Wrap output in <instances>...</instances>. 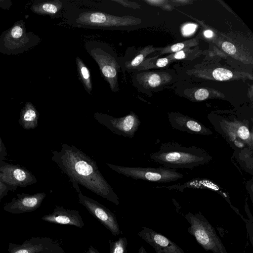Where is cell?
<instances>
[{"mask_svg":"<svg viewBox=\"0 0 253 253\" xmlns=\"http://www.w3.org/2000/svg\"><path fill=\"white\" fill-rule=\"evenodd\" d=\"M184 47V45L182 43H177L172 45L170 47V50L172 52H178L180 51Z\"/></svg>","mask_w":253,"mask_h":253,"instance_id":"obj_31","label":"cell"},{"mask_svg":"<svg viewBox=\"0 0 253 253\" xmlns=\"http://www.w3.org/2000/svg\"><path fill=\"white\" fill-rule=\"evenodd\" d=\"M212 76L215 80L223 81L231 79L233 77V73L229 70L219 68L213 71Z\"/></svg>","mask_w":253,"mask_h":253,"instance_id":"obj_20","label":"cell"},{"mask_svg":"<svg viewBox=\"0 0 253 253\" xmlns=\"http://www.w3.org/2000/svg\"><path fill=\"white\" fill-rule=\"evenodd\" d=\"M51 160L66 174L76 190L80 192L81 184L116 205L119 199L113 188L104 178L96 162L74 146L61 144L60 151H52Z\"/></svg>","mask_w":253,"mask_h":253,"instance_id":"obj_1","label":"cell"},{"mask_svg":"<svg viewBox=\"0 0 253 253\" xmlns=\"http://www.w3.org/2000/svg\"><path fill=\"white\" fill-rule=\"evenodd\" d=\"M137 235L152 246L156 253H184L181 248L167 237L146 226L142 227Z\"/></svg>","mask_w":253,"mask_h":253,"instance_id":"obj_13","label":"cell"},{"mask_svg":"<svg viewBox=\"0 0 253 253\" xmlns=\"http://www.w3.org/2000/svg\"><path fill=\"white\" fill-rule=\"evenodd\" d=\"M204 35L206 38H210L213 36V33L211 31L207 30L204 32Z\"/></svg>","mask_w":253,"mask_h":253,"instance_id":"obj_35","label":"cell"},{"mask_svg":"<svg viewBox=\"0 0 253 253\" xmlns=\"http://www.w3.org/2000/svg\"><path fill=\"white\" fill-rule=\"evenodd\" d=\"M217 131L231 146L235 151L244 149L253 150V130L250 128L249 123L240 121H211Z\"/></svg>","mask_w":253,"mask_h":253,"instance_id":"obj_4","label":"cell"},{"mask_svg":"<svg viewBox=\"0 0 253 253\" xmlns=\"http://www.w3.org/2000/svg\"><path fill=\"white\" fill-rule=\"evenodd\" d=\"M209 93L207 89L200 88L196 91L194 94L195 99L199 101L204 100L209 97Z\"/></svg>","mask_w":253,"mask_h":253,"instance_id":"obj_24","label":"cell"},{"mask_svg":"<svg viewBox=\"0 0 253 253\" xmlns=\"http://www.w3.org/2000/svg\"><path fill=\"white\" fill-rule=\"evenodd\" d=\"M0 181L12 191L36 184L37 179L26 168L0 161Z\"/></svg>","mask_w":253,"mask_h":253,"instance_id":"obj_7","label":"cell"},{"mask_svg":"<svg viewBox=\"0 0 253 253\" xmlns=\"http://www.w3.org/2000/svg\"><path fill=\"white\" fill-rule=\"evenodd\" d=\"M146 81L148 84L152 87L159 86L161 84V78L160 76L157 74H152L149 75L147 78Z\"/></svg>","mask_w":253,"mask_h":253,"instance_id":"obj_23","label":"cell"},{"mask_svg":"<svg viewBox=\"0 0 253 253\" xmlns=\"http://www.w3.org/2000/svg\"><path fill=\"white\" fill-rule=\"evenodd\" d=\"M8 253H65L57 240L49 237H32L22 244L10 243Z\"/></svg>","mask_w":253,"mask_h":253,"instance_id":"obj_10","label":"cell"},{"mask_svg":"<svg viewBox=\"0 0 253 253\" xmlns=\"http://www.w3.org/2000/svg\"><path fill=\"white\" fill-rule=\"evenodd\" d=\"M22 33V29L19 26L14 27L11 31L12 36L15 39H18L21 37Z\"/></svg>","mask_w":253,"mask_h":253,"instance_id":"obj_30","label":"cell"},{"mask_svg":"<svg viewBox=\"0 0 253 253\" xmlns=\"http://www.w3.org/2000/svg\"><path fill=\"white\" fill-rule=\"evenodd\" d=\"M221 46L222 49L229 54L233 55L236 52L235 46L232 43L228 42H223Z\"/></svg>","mask_w":253,"mask_h":253,"instance_id":"obj_25","label":"cell"},{"mask_svg":"<svg viewBox=\"0 0 253 253\" xmlns=\"http://www.w3.org/2000/svg\"><path fill=\"white\" fill-rule=\"evenodd\" d=\"M38 115L32 107L24 110L19 120V125L25 129L35 128L38 126Z\"/></svg>","mask_w":253,"mask_h":253,"instance_id":"obj_17","label":"cell"},{"mask_svg":"<svg viewBox=\"0 0 253 253\" xmlns=\"http://www.w3.org/2000/svg\"><path fill=\"white\" fill-rule=\"evenodd\" d=\"M76 62L81 79L84 87L90 92L92 90V84L89 71L79 57L76 58Z\"/></svg>","mask_w":253,"mask_h":253,"instance_id":"obj_18","label":"cell"},{"mask_svg":"<svg viewBox=\"0 0 253 253\" xmlns=\"http://www.w3.org/2000/svg\"><path fill=\"white\" fill-rule=\"evenodd\" d=\"M79 202L114 236L122 233L117 219L113 212L95 200L78 193Z\"/></svg>","mask_w":253,"mask_h":253,"instance_id":"obj_9","label":"cell"},{"mask_svg":"<svg viewBox=\"0 0 253 253\" xmlns=\"http://www.w3.org/2000/svg\"><path fill=\"white\" fill-rule=\"evenodd\" d=\"M62 6V3L58 2L56 3H46L42 5V8L44 11L54 14L56 13Z\"/></svg>","mask_w":253,"mask_h":253,"instance_id":"obj_22","label":"cell"},{"mask_svg":"<svg viewBox=\"0 0 253 253\" xmlns=\"http://www.w3.org/2000/svg\"><path fill=\"white\" fill-rule=\"evenodd\" d=\"M138 253H147L143 246L139 249Z\"/></svg>","mask_w":253,"mask_h":253,"instance_id":"obj_36","label":"cell"},{"mask_svg":"<svg viewBox=\"0 0 253 253\" xmlns=\"http://www.w3.org/2000/svg\"><path fill=\"white\" fill-rule=\"evenodd\" d=\"M94 118L113 133L130 138L134 136L141 123L138 116L133 112L120 118L96 113Z\"/></svg>","mask_w":253,"mask_h":253,"instance_id":"obj_6","label":"cell"},{"mask_svg":"<svg viewBox=\"0 0 253 253\" xmlns=\"http://www.w3.org/2000/svg\"><path fill=\"white\" fill-rule=\"evenodd\" d=\"M168 63V60L167 58H163L159 59L157 62L156 65L159 67H163L166 66Z\"/></svg>","mask_w":253,"mask_h":253,"instance_id":"obj_32","label":"cell"},{"mask_svg":"<svg viewBox=\"0 0 253 253\" xmlns=\"http://www.w3.org/2000/svg\"><path fill=\"white\" fill-rule=\"evenodd\" d=\"M42 219L50 223L73 225L80 228L84 225L78 211L60 206H56L52 213L44 215Z\"/></svg>","mask_w":253,"mask_h":253,"instance_id":"obj_14","label":"cell"},{"mask_svg":"<svg viewBox=\"0 0 253 253\" xmlns=\"http://www.w3.org/2000/svg\"><path fill=\"white\" fill-rule=\"evenodd\" d=\"M45 196L44 192H38L34 194L24 193L17 194L10 202L3 206V210L13 214L33 211L40 207Z\"/></svg>","mask_w":253,"mask_h":253,"instance_id":"obj_11","label":"cell"},{"mask_svg":"<svg viewBox=\"0 0 253 253\" xmlns=\"http://www.w3.org/2000/svg\"><path fill=\"white\" fill-rule=\"evenodd\" d=\"M197 25L194 24H187L184 25L182 28V33L185 36H188L193 34L196 28Z\"/></svg>","mask_w":253,"mask_h":253,"instance_id":"obj_27","label":"cell"},{"mask_svg":"<svg viewBox=\"0 0 253 253\" xmlns=\"http://www.w3.org/2000/svg\"><path fill=\"white\" fill-rule=\"evenodd\" d=\"M167 188L170 190L176 189L180 191H183L184 189L187 188L208 189L218 193L224 198L228 197L226 193L222 188L213 181L207 179L195 178L184 183L183 185H174Z\"/></svg>","mask_w":253,"mask_h":253,"instance_id":"obj_16","label":"cell"},{"mask_svg":"<svg viewBox=\"0 0 253 253\" xmlns=\"http://www.w3.org/2000/svg\"><path fill=\"white\" fill-rule=\"evenodd\" d=\"M174 57L177 59H183L185 57V54L183 51L180 50L175 53Z\"/></svg>","mask_w":253,"mask_h":253,"instance_id":"obj_33","label":"cell"},{"mask_svg":"<svg viewBox=\"0 0 253 253\" xmlns=\"http://www.w3.org/2000/svg\"><path fill=\"white\" fill-rule=\"evenodd\" d=\"M91 55L99 66L102 75L109 83L112 90L117 91L119 65L116 59L105 51L98 48L92 49Z\"/></svg>","mask_w":253,"mask_h":253,"instance_id":"obj_12","label":"cell"},{"mask_svg":"<svg viewBox=\"0 0 253 253\" xmlns=\"http://www.w3.org/2000/svg\"><path fill=\"white\" fill-rule=\"evenodd\" d=\"M106 165L118 173L134 179L143 180L158 183L175 181L183 177V175L176 169L165 167L140 168L127 167L109 163Z\"/></svg>","mask_w":253,"mask_h":253,"instance_id":"obj_5","label":"cell"},{"mask_svg":"<svg viewBox=\"0 0 253 253\" xmlns=\"http://www.w3.org/2000/svg\"><path fill=\"white\" fill-rule=\"evenodd\" d=\"M148 49L145 48L137 54L131 61L127 62L126 67L128 69H132L138 67L143 61L145 56L147 54Z\"/></svg>","mask_w":253,"mask_h":253,"instance_id":"obj_21","label":"cell"},{"mask_svg":"<svg viewBox=\"0 0 253 253\" xmlns=\"http://www.w3.org/2000/svg\"><path fill=\"white\" fill-rule=\"evenodd\" d=\"M7 156L5 146L0 136V161H4Z\"/></svg>","mask_w":253,"mask_h":253,"instance_id":"obj_29","label":"cell"},{"mask_svg":"<svg viewBox=\"0 0 253 253\" xmlns=\"http://www.w3.org/2000/svg\"><path fill=\"white\" fill-rule=\"evenodd\" d=\"M109 253H126L127 240L126 237H120L116 241L110 240Z\"/></svg>","mask_w":253,"mask_h":253,"instance_id":"obj_19","label":"cell"},{"mask_svg":"<svg viewBox=\"0 0 253 253\" xmlns=\"http://www.w3.org/2000/svg\"><path fill=\"white\" fill-rule=\"evenodd\" d=\"M169 121L173 128L191 134L210 135L212 131L197 120L182 115L173 114L169 116Z\"/></svg>","mask_w":253,"mask_h":253,"instance_id":"obj_15","label":"cell"},{"mask_svg":"<svg viewBox=\"0 0 253 253\" xmlns=\"http://www.w3.org/2000/svg\"><path fill=\"white\" fill-rule=\"evenodd\" d=\"M185 218L190 224L187 231L205 250L213 253H227L214 228L202 214L189 212Z\"/></svg>","mask_w":253,"mask_h":253,"instance_id":"obj_3","label":"cell"},{"mask_svg":"<svg viewBox=\"0 0 253 253\" xmlns=\"http://www.w3.org/2000/svg\"><path fill=\"white\" fill-rule=\"evenodd\" d=\"M84 253H99L93 246H90Z\"/></svg>","mask_w":253,"mask_h":253,"instance_id":"obj_34","label":"cell"},{"mask_svg":"<svg viewBox=\"0 0 253 253\" xmlns=\"http://www.w3.org/2000/svg\"><path fill=\"white\" fill-rule=\"evenodd\" d=\"M9 189L0 181V203L2 199L8 195Z\"/></svg>","mask_w":253,"mask_h":253,"instance_id":"obj_28","label":"cell"},{"mask_svg":"<svg viewBox=\"0 0 253 253\" xmlns=\"http://www.w3.org/2000/svg\"><path fill=\"white\" fill-rule=\"evenodd\" d=\"M113 1L117 2L123 6L128 7V8H138L140 7V6L138 4V3L130 1L128 0H112Z\"/></svg>","mask_w":253,"mask_h":253,"instance_id":"obj_26","label":"cell"},{"mask_svg":"<svg viewBox=\"0 0 253 253\" xmlns=\"http://www.w3.org/2000/svg\"><path fill=\"white\" fill-rule=\"evenodd\" d=\"M149 157L165 168L174 169H192L208 163L213 158L200 147H184L175 142L162 143L159 150Z\"/></svg>","mask_w":253,"mask_h":253,"instance_id":"obj_2","label":"cell"},{"mask_svg":"<svg viewBox=\"0 0 253 253\" xmlns=\"http://www.w3.org/2000/svg\"><path fill=\"white\" fill-rule=\"evenodd\" d=\"M78 23L101 27H120L134 25L139 19L126 15L117 16L100 12L87 11L80 13L76 19Z\"/></svg>","mask_w":253,"mask_h":253,"instance_id":"obj_8","label":"cell"}]
</instances>
